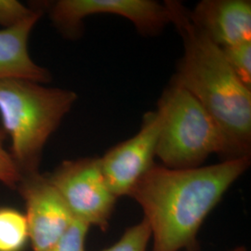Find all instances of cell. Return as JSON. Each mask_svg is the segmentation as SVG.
Masks as SVG:
<instances>
[{
	"label": "cell",
	"instance_id": "1",
	"mask_svg": "<svg viewBox=\"0 0 251 251\" xmlns=\"http://www.w3.org/2000/svg\"><path fill=\"white\" fill-rule=\"evenodd\" d=\"M251 166V157L176 170L154 164L129 193L151 229L152 251H197L207 215Z\"/></svg>",
	"mask_w": 251,
	"mask_h": 251
},
{
	"label": "cell",
	"instance_id": "2",
	"mask_svg": "<svg viewBox=\"0 0 251 251\" xmlns=\"http://www.w3.org/2000/svg\"><path fill=\"white\" fill-rule=\"evenodd\" d=\"M164 4L184 48L171 83L195 96L214 119L225 140V160L251 157V89L235 75L222 49L193 24L188 9L174 0Z\"/></svg>",
	"mask_w": 251,
	"mask_h": 251
},
{
	"label": "cell",
	"instance_id": "3",
	"mask_svg": "<svg viewBox=\"0 0 251 251\" xmlns=\"http://www.w3.org/2000/svg\"><path fill=\"white\" fill-rule=\"evenodd\" d=\"M77 95L24 78L0 80L1 128L10 139V154L21 175L38 171L50 137L70 112Z\"/></svg>",
	"mask_w": 251,
	"mask_h": 251
},
{
	"label": "cell",
	"instance_id": "4",
	"mask_svg": "<svg viewBox=\"0 0 251 251\" xmlns=\"http://www.w3.org/2000/svg\"><path fill=\"white\" fill-rule=\"evenodd\" d=\"M158 103L164 109V121L156 156L165 167L195 169L213 153L224 157L225 140L219 126L189 91L171 83Z\"/></svg>",
	"mask_w": 251,
	"mask_h": 251
},
{
	"label": "cell",
	"instance_id": "5",
	"mask_svg": "<svg viewBox=\"0 0 251 251\" xmlns=\"http://www.w3.org/2000/svg\"><path fill=\"white\" fill-rule=\"evenodd\" d=\"M46 176L75 220L107 231L117 198L108 187L100 158L66 160Z\"/></svg>",
	"mask_w": 251,
	"mask_h": 251
},
{
	"label": "cell",
	"instance_id": "6",
	"mask_svg": "<svg viewBox=\"0 0 251 251\" xmlns=\"http://www.w3.org/2000/svg\"><path fill=\"white\" fill-rule=\"evenodd\" d=\"M54 26L67 38L83 32V21L90 15L113 14L129 20L139 33L153 36L171 24L165 4L152 0H59L49 9Z\"/></svg>",
	"mask_w": 251,
	"mask_h": 251
},
{
	"label": "cell",
	"instance_id": "7",
	"mask_svg": "<svg viewBox=\"0 0 251 251\" xmlns=\"http://www.w3.org/2000/svg\"><path fill=\"white\" fill-rule=\"evenodd\" d=\"M164 121V109L143 117L140 131L132 138L111 148L100 158L108 187L117 197H128L135 184L155 164L156 147Z\"/></svg>",
	"mask_w": 251,
	"mask_h": 251
},
{
	"label": "cell",
	"instance_id": "8",
	"mask_svg": "<svg viewBox=\"0 0 251 251\" xmlns=\"http://www.w3.org/2000/svg\"><path fill=\"white\" fill-rule=\"evenodd\" d=\"M19 191L26 207L29 239L34 251H44L57 242L75 220L46 175H23Z\"/></svg>",
	"mask_w": 251,
	"mask_h": 251
},
{
	"label": "cell",
	"instance_id": "9",
	"mask_svg": "<svg viewBox=\"0 0 251 251\" xmlns=\"http://www.w3.org/2000/svg\"><path fill=\"white\" fill-rule=\"evenodd\" d=\"M189 13L193 24L221 49L251 41L250 0H203Z\"/></svg>",
	"mask_w": 251,
	"mask_h": 251
},
{
	"label": "cell",
	"instance_id": "10",
	"mask_svg": "<svg viewBox=\"0 0 251 251\" xmlns=\"http://www.w3.org/2000/svg\"><path fill=\"white\" fill-rule=\"evenodd\" d=\"M43 14V9L15 26L0 30V80L24 78L45 84L51 75L44 67L36 64L28 50L30 35Z\"/></svg>",
	"mask_w": 251,
	"mask_h": 251
},
{
	"label": "cell",
	"instance_id": "11",
	"mask_svg": "<svg viewBox=\"0 0 251 251\" xmlns=\"http://www.w3.org/2000/svg\"><path fill=\"white\" fill-rule=\"evenodd\" d=\"M28 239L25 215L12 207H0V251H23Z\"/></svg>",
	"mask_w": 251,
	"mask_h": 251
},
{
	"label": "cell",
	"instance_id": "12",
	"mask_svg": "<svg viewBox=\"0 0 251 251\" xmlns=\"http://www.w3.org/2000/svg\"><path fill=\"white\" fill-rule=\"evenodd\" d=\"M222 50L235 75L251 89V41L222 49Z\"/></svg>",
	"mask_w": 251,
	"mask_h": 251
},
{
	"label": "cell",
	"instance_id": "13",
	"mask_svg": "<svg viewBox=\"0 0 251 251\" xmlns=\"http://www.w3.org/2000/svg\"><path fill=\"white\" fill-rule=\"evenodd\" d=\"M151 229L146 220H143L126 230L120 239L102 251H147L151 240Z\"/></svg>",
	"mask_w": 251,
	"mask_h": 251
},
{
	"label": "cell",
	"instance_id": "14",
	"mask_svg": "<svg viewBox=\"0 0 251 251\" xmlns=\"http://www.w3.org/2000/svg\"><path fill=\"white\" fill-rule=\"evenodd\" d=\"M89 229V225L75 220L67 232L44 251H86L85 245Z\"/></svg>",
	"mask_w": 251,
	"mask_h": 251
},
{
	"label": "cell",
	"instance_id": "15",
	"mask_svg": "<svg viewBox=\"0 0 251 251\" xmlns=\"http://www.w3.org/2000/svg\"><path fill=\"white\" fill-rule=\"evenodd\" d=\"M38 9H31L18 0H0V26H15L33 16Z\"/></svg>",
	"mask_w": 251,
	"mask_h": 251
},
{
	"label": "cell",
	"instance_id": "16",
	"mask_svg": "<svg viewBox=\"0 0 251 251\" xmlns=\"http://www.w3.org/2000/svg\"><path fill=\"white\" fill-rule=\"evenodd\" d=\"M6 138L7 135L0 127V181L14 188L18 186L22 175L10 152L5 148Z\"/></svg>",
	"mask_w": 251,
	"mask_h": 251
},
{
	"label": "cell",
	"instance_id": "17",
	"mask_svg": "<svg viewBox=\"0 0 251 251\" xmlns=\"http://www.w3.org/2000/svg\"><path fill=\"white\" fill-rule=\"evenodd\" d=\"M230 251H248V250H247L245 247H242V246L240 247V246H239V247H237V248H235V249H233V250Z\"/></svg>",
	"mask_w": 251,
	"mask_h": 251
}]
</instances>
